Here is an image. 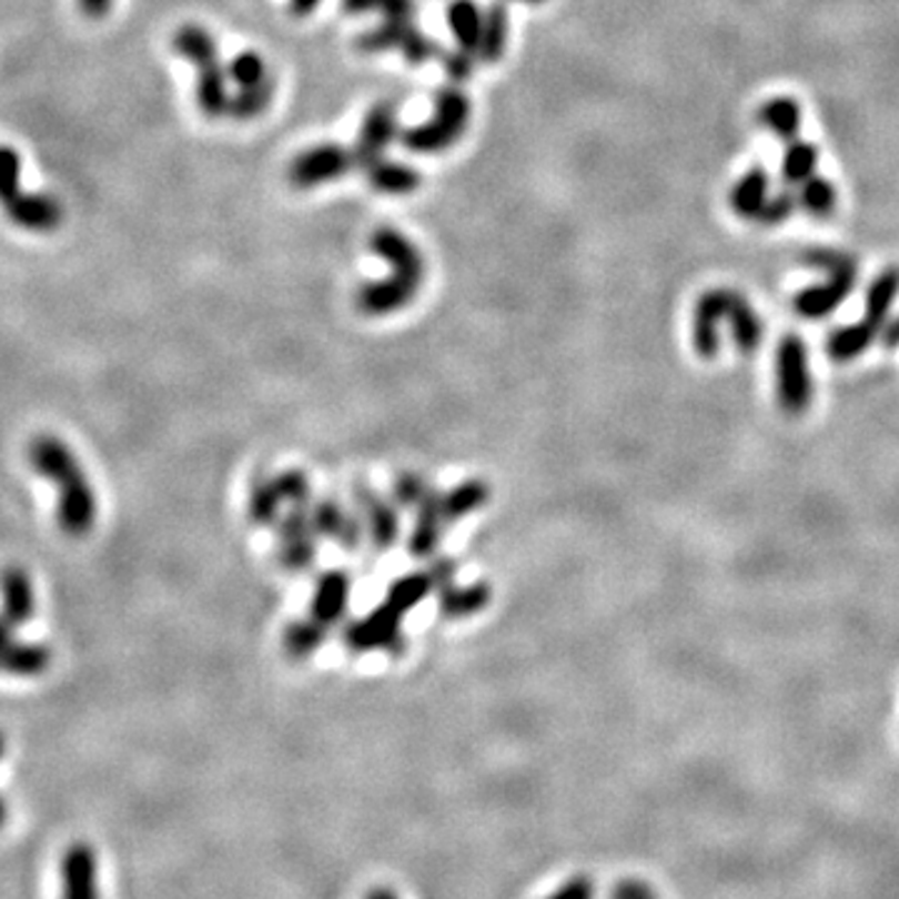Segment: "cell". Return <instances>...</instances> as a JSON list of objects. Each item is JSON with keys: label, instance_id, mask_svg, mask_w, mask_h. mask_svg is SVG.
<instances>
[{"label": "cell", "instance_id": "obj_21", "mask_svg": "<svg viewBox=\"0 0 899 899\" xmlns=\"http://www.w3.org/2000/svg\"><path fill=\"white\" fill-rule=\"evenodd\" d=\"M228 78L230 83H233L238 90H248V88H257V85H265L270 83V70L265 58L255 53V50H243V53H238L233 60H230L228 65Z\"/></svg>", "mask_w": 899, "mask_h": 899}, {"label": "cell", "instance_id": "obj_11", "mask_svg": "<svg viewBox=\"0 0 899 899\" xmlns=\"http://www.w3.org/2000/svg\"><path fill=\"white\" fill-rule=\"evenodd\" d=\"M355 165V155L350 148L337 143H317L293 158V163L287 168V180L297 190H313L335 183Z\"/></svg>", "mask_w": 899, "mask_h": 899}, {"label": "cell", "instance_id": "obj_30", "mask_svg": "<svg viewBox=\"0 0 899 899\" xmlns=\"http://www.w3.org/2000/svg\"><path fill=\"white\" fill-rule=\"evenodd\" d=\"M323 3V0H290V13L305 18L313 13V10Z\"/></svg>", "mask_w": 899, "mask_h": 899}, {"label": "cell", "instance_id": "obj_25", "mask_svg": "<svg viewBox=\"0 0 899 899\" xmlns=\"http://www.w3.org/2000/svg\"><path fill=\"white\" fill-rule=\"evenodd\" d=\"M350 16L380 13V18H415V0H343Z\"/></svg>", "mask_w": 899, "mask_h": 899}, {"label": "cell", "instance_id": "obj_20", "mask_svg": "<svg viewBox=\"0 0 899 899\" xmlns=\"http://www.w3.org/2000/svg\"><path fill=\"white\" fill-rule=\"evenodd\" d=\"M799 118H802V113H799V105L792 98H772L769 103L759 108V120H762V125L782 138L785 143L797 138L799 123H802Z\"/></svg>", "mask_w": 899, "mask_h": 899}, {"label": "cell", "instance_id": "obj_9", "mask_svg": "<svg viewBox=\"0 0 899 899\" xmlns=\"http://www.w3.org/2000/svg\"><path fill=\"white\" fill-rule=\"evenodd\" d=\"M775 387H777V403L787 415L805 413L812 403V373H809V357L807 345L802 337L787 335L782 343L777 345L775 357Z\"/></svg>", "mask_w": 899, "mask_h": 899}, {"label": "cell", "instance_id": "obj_18", "mask_svg": "<svg viewBox=\"0 0 899 899\" xmlns=\"http://www.w3.org/2000/svg\"><path fill=\"white\" fill-rule=\"evenodd\" d=\"M507 38H509V16L505 3H493L485 10V23H483V36H479V48H477V60L479 63H499L507 50Z\"/></svg>", "mask_w": 899, "mask_h": 899}, {"label": "cell", "instance_id": "obj_19", "mask_svg": "<svg viewBox=\"0 0 899 899\" xmlns=\"http://www.w3.org/2000/svg\"><path fill=\"white\" fill-rule=\"evenodd\" d=\"M769 200V180L765 170H752V173H747L739 183L733 188V193H729V203H733V210L737 215L749 218V220H759L762 215V210Z\"/></svg>", "mask_w": 899, "mask_h": 899}, {"label": "cell", "instance_id": "obj_31", "mask_svg": "<svg viewBox=\"0 0 899 899\" xmlns=\"http://www.w3.org/2000/svg\"><path fill=\"white\" fill-rule=\"evenodd\" d=\"M363 899H400V897H397L395 889L377 885V887H373V889H367V895H365Z\"/></svg>", "mask_w": 899, "mask_h": 899}, {"label": "cell", "instance_id": "obj_27", "mask_svg": "<svg viewBox=\"0 0 899 899\" xmlns=\"http://www.w3.org/2000/svg\"><path fill=\"white\" fill-rule=\"evenodd\" d=\"M475 63H477V58L465 53V50L455 48L453 53H445V70H447L450 80H455V83H463V80H467L469 73H473Z\"/></svg>", "mask_w": 899, "mask_h": 899}, {"label": "cell", "instance_id": "obj_6", "mask_svg": "<svg viewBox=\"0 0 899 899\" xmlns=\"http://www.w3.org/2000/svg\"><path fill=\"white\" fill-rule=\"evenodd\" d=\"M469 115H473V108H469L465 90L457 85H445L443 90H437L435 110L427 123L407 128L405 133H400V140L413 153H443V150L457 145L459 138L465 135Z\"/></svg>", "mask_w": 899, "mask_h": 899}, {"label": "cell", "instance_id": "obj_26", "mask_svg": "<svg viewBox=\"0 0 899 899\" xmlns=\"http://www.w3.org/2000/svg\"><path fill=\"white\" fill-rule=\"evenodd\" d=\"M547 899H595V882L589 875L569 877L563 887H557Z\"/></svg>", "mask_w": 899, "mask_h": 899}, {"label": "cell", "instance_id": "obj_16", "mask_svg": "<svg viewBox=\"0 0 899 899\" xmlns=\"http://www.w3.org/2000/svg\"><path fill=\"white\" fill-rule=\"evenodd\" d=\"M485 10L475 0H453L447 8V28L453 33L455 48L477 58L479 36H483Z\"/></svg>", "mask_w": 899, "mask_h": 899}, {"label": "cell", "instance_id": "obj_1", "mask_svg": "<svg viewBox=\"0 0 899 899\" xmlns=\"http://www.w3.org/2000/svg\"><path fill=\"white\" fill-rule=\"evenodd\" d=\"M30 467L58 489V525L70 537H83L95 525L93 485L78 455L55 435H36L28 447Z\"/></svg>", "mask_w": 899, "mask_h": 899}, {"label": "cell", "instance_id": "obj_7", "mask_svg": "<svg viewBox=\"0 0 899 899\" xmlns=\"http://www.w3.org/2000/svg\"><path fill=\"white\" fill-rule=\"evenodd\" d=\"M899 293V273L897 270H887L879 275L867 293V307L865 317L855 325L839 327L827 340V353L835 363H849L857 355L875 343L879 330L887 323V313L895 303V295Z\"/></svg>", "mask_w": 899, "mask_h": 899}, {"label": "cell", "instance_id": "obj_32", "mask_svg": "<svg viewBox=\"0 0 899 899\" xmlns=\"http://www.w3.org/2000/svg\"><path fill=\"white\" fill-rule=\"evenodd\" d=\"M885 345L887 347H897L899 345V317L895 323H889L885 330Z\"/></svg>", "mask_w": 899, "mask_h": 899}, {"label": "cell", "instance_id": "obj_24", "mask_svg": "<svg viewBox=\"0 0 899 899\" xmlns=\"http://www.w3.org/2000/svg\"><path fill=\"white\" fill-rule=\"evenodd\" d=\"M835 203H837L835 188L819 175H812L807 180V183H802L797 190V205L805 208L809 215L822 218L827 213H832Z\"/></svg>", "mask_w": 899, "mask_h": 899}, {"label": "cell", "instance_id": "obj_12", "mask_svg": "<svg viewBox=\"0 0 899 899\" xmlns=\"http://www.w3.org/2000/svg\"><path fill=\"white\" fill-rule=\"evenodd\" d=\"M400 135V120L397 108L393 103H377L367 110L360 125V133L355 140L353 155L360 168L373 165L375 160L385 158V150L395 143Z\"/></svg>", "mask_w": 899, "mask_h": 899}, {"label": "cell", "instance_id": "obj_29", "mask_svg": "<svg viewBox=\"0 0 899 899\" xmlns=\"http://www.w3.org/2000/svg\"><path fill=\"white\" fill-rule=\"evenodd\" d=\"M113 3H115V0H78V8L85 18L98 20V18H105L110 13Z\"/></svg>", "mask_w": 899, "mask_h": 899}, {"label": "cell", "instance_id": "obj_8", "mask_svg": "<svg viewBox=\"0 0 899 899\" xmlns=\"http://www.w3.org/2000/svg\"><path fill=\"white\" fill-rule=\"evenodd\" d=\"M809 267L822 270L827 280L822 285H812L795 297V310L807 320H819L832 313L852 293L857 280V263L849 255L835 250H812L805 255Z\"/></svg>", "mask_w": 899, "mask_h": 899}, {"label": "cell", "instance_id": "obj_15", "mask_svg": "<svg viewBox=\"0 0 899 899\" xmlns=\"http://www.w3.org/2000/svg\"><path fill=\"white\" fill-rule=\"evenodd\" d=\"M36 615V589L28 569L8 565L0 569V617L16 629L23 627Z\"/></svg>", "mask_w": 899, "mask_h": 899}, {"label": "cell", "instance_id": "obj_23", "mask_svg": "<svg viewBox=\"0 0 899 899\" xmlns=\"http://www.w3.org/2000/svg\"><path fill=\"white\" fill-rule=\"evenodd\" d=\"M273 95H275V83L270 80L265 85H257V88H248V90H238L230 100V113L235 120H253L257 115H263L265 110L273 103Z\"/></svg>", "mask_w": 899, "mask_h": 899}, {"label": "cell", "instance_id": "obj_10", "mask_svg": "<svg viewBox=\"0 0 899 899\" xmlns=\"http://www.w3.org/2000/svg\"><path fill=\"white\" fill-rule=\"evenodd\" d=\"M363 53H387L400 50L410 65H425L440 55V46L415 26V18H383L380 23L357 38Z\"/></svg>", "mask_w": 899, "mask_h": 899}, {"label": "cell", "instance_id": "obj_28", "mask_svg": "<svg viewBox=\"0 0 899 899\" xmlns=\"http://www.w3.org/2000/svg\"><path fill=\"white\" fill-rule=\"evenodd\" d=\"M609 899H659L655 895V889L649 887L643 879H635V877H627V879H619V882L613 887V895Z\"/></svg>", "mask_w": 899, "mask_h": 899}, {"label": "cell", "instance_id": "obj_3", "mask_svg": "<svg viewBox=\"0 0 899 899\" xmlns=\"http://www.w3.org/2000/svg\"><path fill=\"white\" fill-rule=\"evenodd\" d=\"M173 50L198 70L195 100L198 108L203 110V115L208 118L228 115L233 93H230L228 68L220 65L218 60V43L213 33L203 26L188 23L175 30Z\"/></svg>", "mask_w": 899, "mask_h": 899}, {"label": "cell", "instance_id": "obj_17", "mask_svg": "<svg viewBox=\"0 0 899 899\" xmlns=\"http://www.w3.org/2000/svg\"><path fill=\"white\" fill-rule=\"evenodd\" d=\"M367 173V183L377 193H385V195H407V193H415L423 183V178H420L417 170L407 163H397V160H387V158H380L375 160L373 165L365 168Z\"/></svg>", "mask_w": 899, "mask_h": 899}, {"label": "cell", "instance_id": "obj_34", "mask_svg": "<svg viewBox=\"0 0 899 899\" xmlns=\"http://www.w3.org/2000/svg\"><path fill=\"white\" fill-rule=\"evenodd\" d=\"M517 3H527V6H543L545 0H517Z\"/></svg>", "mask_w": 899, "mask_h": 899}, {"label": "cell", "instance_id": "obj_5", "mask_svg": "<svg viewBox=\"0 0 899 899\" xmlns=\"http://www.w3.org/2000/svg\"><path fill=\"white\" fill-rule=\"evenodd\" d=\"M370 248L380 257H385L393 265V275L387 283L367 285L363 293V303L370 310H390L413 295L420 277H423V255L415 248L413 240L395 228H380L370 238Z\"/></svg>", "mask_w": 899, "mask_h": 899}, {"label": "cell", "instance_id": "obj_22", "mask_svg": "<svg viewBox=\"0 0 899 899\" xmlns=\"http://www.w3.org/2000/svg\"><path fill=\"white\" fill-rule=\"evenodd\" d=\"M815 168H817V150L809 143H802L799 138L787 140L785 163H782L785 183L799 188L815 175Z\"/></svg>", "mask_w": 899, "mask_h": 899}, {"label": "cell", "instance_id": "obj_13", "mask_svg": "<svg viewBox=\"0 0 899 899\" xmlns=\"http://www.w3.org/2000/svg\"><path fill=\"white\" fill-rule=\"evenodd\" d=\"M60 899H100L98 857L88 842H73L60 857Z\"/></svg>", "mask_w": 899, "mask_h": 899}, {"label": "cell", "instance_id": "obj_33", "mask_svg": "<svg viewBox=\"0 0 899 899\" xmlns=\"http://www.w3.org/2000/svg\"><path fill=\"white\" fill-rule=\"evenodd\" d=\"M6 819H8V802H6V797L0 795V829H3Z\"/></svg>", "mask_w": 899, "mask_h": 899}, {"label": "cell", "instance_id": "obj_14", "mask_svg": "<svg viewBox=\"0 0 899 899\" xmlns=\"http://www.w3.org/2000/svg\"><path fill=\"white\" fill-rule=\"evenodd\" d=\"M50 667V647L16 637V627L0 617V673L13 677H36Z\"/></svg>", "mask_w": 899, "mask_h": 899}, {"label": "cell", "instance_id": "obj_2", "mask_svg": "<svg viewBox=\"0 0 899 899\" xmlns=\"http://www.w3.org/2000/svg\"><path fill=\"white\" fill-rule=\"evenodd\" d=\"M733 330V340L739 353H755L762 345L765 323L747 303V297L733 290H709L695 305L693 335L699 355L713 357L719 350V327Z\"/></svg>", "mask_w": 899, "mask_h": 899}, {"label": "cell", "instance_id": "obj_35", "mask_svg": "<svg viewBox=\"0 0 899 899\" xmlns=\"http://www.w3.org/2000/svg\"><path fill=\"white\" fill-rule=\"evenodd\" d=\"M3 755H6V735L0 733V757H3Z\"/></svg>", "mask_w": 899, "mask_h": 899}, {"label": "cell", "instance_id": "obj_4", "mask_svg": "<svg viewBox=\"0 0 899 899\" xmlns=\"http://www.w3.org/2000/svg\"><path fill=\"white\" fill-rule=\"evenodd\" d=\"M23 160L10 145H0V205L6 218L28 233H53L63 225L65 210L48 193H28L20 185Z\"/></svg>", "mask_w": 899, "mask_h": 899}]
</instances>
